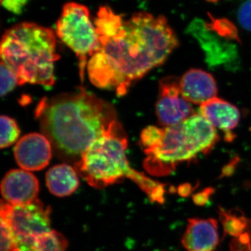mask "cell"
<instances>
[{
    "mask_svg": "<svg viewBox=\"0 0 251 251\" xmlns=\"http://www.w3.org/2000/svg\"><path fill=\"white\" fill-rule=\"evenodd\" d=\"M98 38V48L87 62L89 77L96 87L119 96L162 65L179 46L166 18L146 11L135 13L115 32Z\"/></svg>",
    "mask_w": 251,
    "mask_h": 251,
    "instance_id": "6da1fadb",
    "label": "cell"
},
{
    "mask_svg": "<svg viewBox=\"0 0 251 251\" xmlns=\"http://www.w3.org/2000/svg\"><path fill=\"white\" fill-rule=\"evenodd\" d=\"M36 117L57 156L74 165L117 120L113 105L83 89L43 99Z\"/></svg>",
    "mask_w": 251,
    "mask_h": 251,
    "instance_id": "7a4b0ae2",
    "label": "cell"
},
{
    "mask_svg": "<svg viewBox=\"0 0 251 251\" xmlns=\"http://www.w3.org/2000/svg\"><path fill=\"white\" fill-rule=\"evenodd\" d=\"M215 127L201 114L171 126H150L140 134V145L146 155L144 167L150 174L165 176L176 166L210 152L219 141Z\"/></svg>",
    "mask_w": 251,
    "mask_h": 251,
    "instance_id": "3957f363",
    "label": "cell"
},
{
    "mask_svg": "<svg viewBox=\"0 0 251 251\" xmlns=\"http://www.w3.org/2000/svg\"><path fill=\"white\" fill-rule=\"evenodd\" d=\"M127 147L126 133L116 120L91 144L80 161L75 163V171L90 186L97 188L107 187L125 178L131 179L151 201L163 204L165 185L150 179L130 166L126 156Z\"/></svg>",
    "mask_w": 251,
    "mask_h": 251,
    "instance_id": "277c9868",
    "label": "cell"
},
{
    "mask_svg": "<svg viewBox=\"0 0 251 251\" xmlns=\"http://www.w3.org/2000/svg\"><path fill=\"white\" fill-rule=\"evenodd\" d=\"M56 34L34 23L15 25L5 31L0 46L1 62L26 83L50 87L54 83V62L58 60Z\"/></svg>",
    "mask_w": 251,
    "mask_h": 251,
    "instance_id": "5b68a950",
    "label": "cell"
},
{
    "mask_svg": "<svg viewBox=\"0 0 251 251\" xmlns=\"http://www.w3.org/2000/svg\"><path fill=\"white\" fill-rule=\"evenodd\" d=\"M55 34L78 57L82 78L87 57L93 55L99 45L98 35L94 23L91 21L90 10L79 3L64 4L56 25Z\"/></svg>",
    "mask_w": 251,
    "mask_h": 251,
    "instance_id": "8992f818",
    "label": "cell"
},
{
    "mask_svg": "<svg viewBox=\"0 0 251 251\" xmlns=\"http://www.w3.org/2000/svg\"><path fill=\"white\" fill-rule=\"evenodd\" d=\"M1 217L9 223L18 247L37 236L52 230L50 209L38 199L25 205H12L2 201Z\"/></svg>",
    "mask_w": 251,
    "mask_h": 251,
    "instance_id": "52a82bcc",
    "label": "cell"
},
{
    "mask_svg": "<svg viewBox=\"0 0 251 251\" xmlns=\"http://www.w3.org/2000/svg\"><path fill=\"white\" fill-rule=\"evenodd\" d=\"M179 80L176 77L168 76L160 81L156 112L158 121L163 126L177 125L194 114L192 103L181 93Z\"/></svg>",
    "mask_w": 251,
    "mask_h": 251,
    "instance_id": "ba28073f",
    "label": "cell"
},
{
    "mask_svg": "<svg viewBox=\"0 0 251 251\" xmlns=\"http://www.w3.org/2000/svg\"><path fill=\"white\" fill-rule=\"evenodd\" d=\"M52 147L44 135L29 133L18 140L14 156L18 166L27 171L44 169L50 161Z\"/></svg>",
    "mask_w": 251,
    "mask_h": 251,
    "instance_id": "9c48e42d",
    "label": "cell"
},
{
    "mask_svg": "<svg viewBox=\"0 0 251 251\" xmlns=\"http://www.w3.org/2000/svg\"><path fill=\"white\" fill-rule=\"evenodd\" d=\"M39 191L37 178L25 170H11L1 181L4 201L12 205H25L34 202L37 200Z\"/></svg>",
    "mask_w": 251,
    "mask_h": 251,
    "instance_id": "30bf717a",
    "label": "cell"
},
{
    "mask_svg": "<svg viewBox=\"0 0 251 251\" xmlns=\"http://www.w3.org/2000/svg\"><path fill=\"white\" fill-rule=\"evenodd\" d=\"M181 243L188 251H213L219 243V227L216 220H188Z\"/></svg>",
    "mask_w": 251,
    "mask_h": 251,
    "instance_id": "8fae6325",
    "label": "cell"
},
{
    "mask_svg": "<svg viewBox=\"0 0 251 251\" xmlns=\"http://www.w3.org/2000/svg\"><path fill=\"white\" fill-rule=\"evenodd\" d=\"M180 90L183 97L191 103L202 105L217 95V86L211 74L191 69L180 78Z\"/></svg>",
    "mask_w": 251,
    "mask_h": 251,
    "instance_id": "7c38bea8",
    "label": "cell"
},
{
    "mask_svg": "<svg viewBox=\"0 0 251 251\" xmlns=\"http://www.w3.org/2000/svg\"><path fill=\"white\" fill-rule=\"evenodd\" d=\"M201 114L216 128L229 133L237 126L240 120L239 109L224 99L216 97L201 105Z\"/></svg>",
    "mask_w": 251,
    "mask_h": 251,
    "instance_id": "4fadbf2b",
    "label": "cell"
},
{
    "mask_svg": "<svg viewBox=\"0 0 251 251\" xmlns=\"http://www.w3.org/2000/svg\"><path fill=\"white\" fill-rule=\"evenodd\" d=\"M46 180L50 192L58 197L71 196L79 186L77 171L67 164L52 167L46 173Z\"/></svg>",
    "mask_w": 251,
    "mask_h": 251,
    "instance_id": "5bb4252c",
    "label": "cell"
},
{
    "mask_svg": "<svg viewBox=\"0 0 251 251\" xmlns=\"http://www.w3.org/2000/svg\"><path fill=\"white\" fill-rule=\"evenodd\" d=\"M67 248L66 238L52 229L19 246L21 251H68Z\"/></svg>",
    "mask_w": 251,
    "mask_h": 251,
    "instance_id": "9a60e30c",
    "label": "cell"
},
{
    "mask_svg": "<svg viewBox=\"0 0 251 251\" xmlns=\"http://www.w3.org/2000/svg\"><path fill=\"white\" fill-rule=\"evenodd\" d=\"M219 219L223 225L225 235L239 237L251 228V220L248 219L242 211L238 209L226 210L221 206L219 210Z\"/></svg>",
    "mask_w": 251,
    "mask_h": 251,
    "instance_id": "2e32d148",
    "label": "cell"
},
{
    "mask_svg": "<svg viewBox=\"0 0 251 251\" xmlns=\"http://www.w3.org/2000/svg\"><path fill=\"white\" fill-rule=\"evenodd\" d=\"M1 121V137H0V147L6 148L11 146L18 140L20 135V130L17 123L14 119L2 115L0 119Z\"/></svg>",
    "mask_w": 251,
    "mask_h": 251,
    "instance_id": "e0dca14e",
    "label": "cell"
},
{
    "mask_svg": "<svg viewBox=\"0 0 251 251\" xmlns=\"http://www.w3.org/2000/svg\"><path fill=\"white\" fill-rule=\"evenodd\" d=\"M206 27L211 28V30L216 31V34L225 39L239 41L237 28L230 21L226 18L214 19L211 18V23L206 24Z\"/></svg>",
    "mask_w": 251,
    "mask_h": 251,
    "instance_id": "ac0fdd59",
    "label": "cell"
},
{
    "mask_svg": "<svg viewBox=\"0 0 251 251\" xmlns=\"http://www.w3.org/2000/svg\"><path fill=\"white\" fill-rule=\"evenodd\" d=\"M12 229L6 219L1 217V251H20Z\"/></svg>",
    "mask_w": 251,
    "mask_h": 251,
    "instance_id": "d6986e66",
    "label": "cell"
},
{
    "mask_svg": "<svg viewBox=\"0 0 251 251\" xmlns=\"http://www.w3.org/2000/svg\"><path fill=\"white\" fill-rule=\"evenodd\" d=\"M0 75H1V87L0 95L4 97L11 92L18 84V77L7 66L1 62L0 65Z\"/></svg>",
    "mask_w": 251,
    "mask_h": 251,
    "instance_id": "ffe728a7",
    "label": "cell"
},
{
    "mask_svg": "<svg viewBox=\"0 0 251 251\" xmlns=\"http://www.w3.org/2000/svg\"><path fill=\"white\" fill-rule=\"evenodd\" d=\"M237 20L246 30L251 31V0H244L238 8Z\"/></svg>",
    "mask_w": 251,
    "mask_h": 251,
    "instance_id": "44dd1931",
    "label": "cell"
},
{
    "mask_svg": "<svg viewBox=\"0 0 251 251\" xmlns=\"http://www.w3.org/2000/svg\"><path fill=\"white\" fill-rule=\"evenodd\" d=\"M229 249L230 251H251V235L249 232L233 238L229 243Z\"/></svg>",
    "mask_w": 251,
    "mask_h": 251,
    "instance_id": "7402d4cb",
    "label": "cell"
},
{
    "mask_svg": "<svg viewBox=\"0 0 251 251\" xmlns=\"http://www.w3.org/2000/svg\"><path fill=\"white\" fill-rule=\"evenodd\" d=\"M31 0H1V5L8 11L16 15L22 14Z\"/></svg>",
    "mask_w": 251,
    "mask_h": 251,
    "instance_id": "603a6c76",
    "label": "cell"
},
{
    "mask_svg": "<svg viewBox=\"0 0 251 251\" xmlns=\"http://www.w3.org/2000/svg\"><path fill=\"white\" fill-rule=\"evenodd\" d=\"M214 192L213 188H209L204 189L202 192L197 193L193 198V202L198 206H204L209 201V198Z\"/></svg>",
    "mask_w": 251,
    "mask_h": 251,
    "instance_id": "cb8c5ba5",
    "label": "cell"
},
{
    "mask_svg": "<svg viewBox=\"0 0 251 251\" xmlns=\"http://www.w3.org/2000/svg\"><path fill=\"white\" fill-rule=\"evenodd\" d=\"M192 191L193 188L190 184L181 185L178 188V193H179L180 196H184V197H187V196H190Z\"/></svg>",
    "mask_w": 251,
    "mask_h": 251,
    "instance_id": "d4e9b609",
    "label": "cell"
},
{
    "mask_svg": "<svg viewBox=\"0 0 251 251\" xmlns=\"http://www.w3.org/2000/svg\"><path fill=\"white\" fill-rule=\"evenodd\" d=\"M206 1H208V2L215 3L217 2V1H219V0H206Z\"/></svg>",
    "mask_w": 251,
    "mask_h": 251,
    "instance_id": "484cf974",
    "label": "cell"
},
{
    "mask_svg": "<svg viewBox=\"0 0 251 251\" xmlns=\"http://www.w3.org/2000/svg\"></svg>",
    "mask_w": 251,
    "mask_h": 251,
    "instance_id": "4316f807",
    "label": "cell"
},
{
    "mask_svg": "<svg viewBox=\"0 0 251 251\" xmlns=\"http://www.w3.org/2000/svg\"></svg>",
    "mask_w": 251,
    "mask_h": 251,
    "instance_id": "83f0119b",
    "label": "cell"
}]
</instances>
